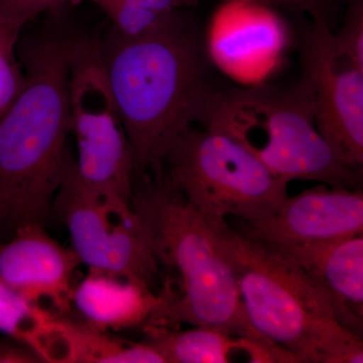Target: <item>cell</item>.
<instances>
[{
    "instance_id": "cell-1",
    "label": "cell",
    "mask_w": 363,
    "mask_h": 363,
    "mask_svg": "<svg viewBox=\"0 0 363 363\" xmlns=\"http://www.w3.org/2000/svg\"><path fill=\"white\" fill-rule=\"evenodd\" d=\"M65 7L18 40L26 85L0 117V242L51 214L71 152L69 65L75 26Z\"/></svg>"
},
{
    "instance_id": "cell-2",
    "label": "cell",
    "mask_w": 363,
    "mask_h": 363,
    "mask_svg": "<svg viewBox=\"0 0 363 363\" xmlns=\"http://www.w3.org/2000/svg\"><path fill=\"white\" fill-rule=\"evenodd\" d=\"M99 43L135 174L156 168L184 131L204 124L220 89L206 35L179 9L140 37L124 38L109 28Z\"/></svg>"
},
{
    "instance_id": "cell-3",
    "label": "cell",
    "mask_w": 363,
    "mask_h": 363,
    "mask_svg": "<svg viewBox=\"0 0 363 363\" xmlns=\"http://www.w3.org/2000/svg\"><path fill=\"white\" fill-rule=\"evenodd\" d=\"M130 206L160 269L172 276L150 325L208 327L276 347L248 321L233 267L211 222L187 201L162 164L135 174Z\"/></svg>"
},
{
    "instance_id": "cell-4",
    "label": "cell",
    "mask_w": 363,
    "mask_h": 363,
    "mask_svg": "<svg viewBox=\"0 0 363 363\" xmlns=\"http://www.w3.org/2000/svg\"><path fill=\"white\" fill-rule=\"evenodd\" d=\"M233 267L250 325L296 362L362 363V336L339 323L330 298L300 267L262 241L212 223Z\"/></svg>"
},
{
    "instance_id": "cell-5",
    "label": "cell",
    "mask_w": 363,
    "mask_h": 363,
    "mask_svg": "<svg viewBox=\"0 0 363 363\" xmlns=\"http://www.w3.org/2000/svg\"><path fill=\"white\" fill-rule=\"evenodd\" d=\"M204 125L233 136L286 183L362 189V172L346 164L319 133L300 82L290 88L262 82L247 87L221 85Z\"/></svg>"
},
{
    "instance_id": "cell-6",
    "label": "cell",
    "mask_w": 363,
    "mask_h": 363,
    "mask_svg": "<svg viewBox=\"0 0 363 363\" xmlns=\"http://www.w3.org/2000/svg\"><path fill=\"white\" fill-rule=\"evenodd\" d=\"M162 168L187 201L211 223L233 216L253 224L288 197V184L233 136L191 126L167 152Z\"/></svg>"
},
{
    "instance_id": "cell-7",
    "label": "cell",
    "mask_w": 363,
    "mask_h": 363,
    "mask_svg": "<svg viewBox=\"0 0 363 363\" xmlns=\"http://www.w3.org/2000/svg\"><path fill=\"white\" fill-rule=\"evenodd\" d=\"M69 104L81 180L98 194L130 205L133 150L105 72L99 38L79 30L70 55Z\"/></svg>"
},
{
    "instance_id": "cell-8",
    "label": "cell",
    "mask_w": 363,
    "mask_h": 363,
    "mask_svg": "<svg viewBox=\"0 0 363 363\" xmlns=\"http://www.w3.org/2000/svg\"><path fill=\"white\" fill-rule=\"evenodd\" d=\"M52 209L68 229L72 250L81 264L155 290L161 269L130 205L91 190L79 177L72 155Z\"/></svg>"
},
{
    "instance_id": "cell-9",
    "label": "cell",
    "mask_w": 363,
    "mask_h": 363,
    "mask_svg": "<svg viewBox=\"0 0 363 363\" xmlns=\"http://www.w3.org/2000/svg\"><path fill=\"white\" fill-rule=\"evenodd\" d=\"M301 68L318 130L346 164L362 172L363 66L339 45L328 21H314L303 35Z\"/></svg>"
},
{
    "instance_id": "cell-10",
    "label": "cell",
    "mask_w": 363,
    "mask_h": 363,
    "mask_svg": "<svg viewBox=\"0 0 363 363\" xmlns=\"http://www.w3.org/2000/svg\"><path fill=\"white\" fill-rule=\"evenodd\" d=\"M288 43L279 14L252 0L222 2L206 35L214 67L250 85L262 82L279 65Z\"/></svg>"
},
{
    "instance_id": "cell-11",
    "label": "cell",
    "mask_w": 363,
    "mask_h": 363,
    "mask_svg": "<svg viewBox=\"0 0 363 363\" xmlns=\"http://www.w3.org/2000/svg\"><path fill=\"white\" fill-rule=\"evenodd\" d=\"M238 231L274 245H309L363 234V192L319 184L288 196L271 216L243 223Z\"/></svg>"
},
{
    "instance_id": "cell-12",
    "label": "cell",
    "mask_w": 363,
    "mask_h": 363,
    "mask_svg": "<svg viewBox=\"0 0 363 363\" xmlns=\"http://www.w3.org/2000/svg\"><path fill=\"white\" fill-rule=\"evenodd\" d=\"M81 262L40 224L21 227L0 242V281L59 317L72 309L73 278Z\"/></svg>"
},
{
    "instance_id": "cell-13",
    "label": "cell",
    "mask_w": 363,
    "mask_h": 363,
    "mask_svg": "<svg viewBox=\"0 0 363 363\" xmlns=\"http://www.w3.org/2000/svg\"><path fill=\"white\" fill-rule=\"evenodd\" d=\"M264 243L295 262L321 286L339 323L362 337L363 234L309 245Z\"/></svg>"
},
{
    "instance_id": "cell-14",
    "label": "cell",
    "mask_w": 363,
    "mask_h": 363,
    "mask_svg": "<svg viewBox=\"0 0 363 363\" xmlns=\"http://www.w3.org/2000/svg\"><path fill=\"white\" fill-rule=\"evenodd\" d=\"M161 305V295L147 286L118 274L90 269L74 286L72 297V307L83 323L106 332L147 326Z\"/></svg>"
},
{
    "instance_id": "cell-15",
    "label": "cell",
    "mask_w": 363,
    "mask_h": 363,
    "mask_svg": "<svg viewBox=\"0 0 363 363\" xmlns=\"http://www.w3.org/2000/svg\"><path fill=\"white\" fill-rule=\"evenodd\" d=\"M147 342L164 363H226L234 352L245 351L252 362H295L285 351L267 344L234 337L216 329L194 326L189 330L147 325Z\"/></svg>"
},
{
    "instance_id": "cell-16",
    "label": "cell",
    "mask_w": 363,
    "mask_h": 363,
    "mask_svg": "<svg viewBox=\"0 0 363 363\" xmlns=\"http://www.w3.org/2000/svg\"><path fill=\"white\" fill-rule=\"evenodd\" d=\"M0 332L42 362L65 363L66 318L30 302L0 281Z\"/></svg>"
},
{
    "instance_id": "cell-17",
    "label": "cell",
    "mask_w": 363,
    "mask_h": 363,
    "mask_svg": "<svg viewBox=\"0 0 363 363\" xmlns=\"http://www.w3.org/2000/svg\"><path fill=\"white\" fill-rule=\"evenodd\" d=\"M164 363L150 344L133 343L67 319L66 363Z\"/></svg>"
},
{
    "instance_id": "cell-18",
    "label": "cell",
    "mask_w": 363,
    "mask_h": 363,
    "mask_svg": "<svg viewBox=\"0 0 363 363\" xmlns=\"http://www.w3.org/2000/svg\"><path fill=\"white\" fill-rule=\"evenodd\" d=\"M21 26L0 16V117L16 101L26 85V73L18 57Z\"/></svg>"
},
{
    "instance_id": "cell-19",
    "label": "cell",
    "mask_w": 363,
    "mask_h": 363,
    "mask_svg": "<svg viewBox=\"0 0 363 363\" xmlns=\"http://www.w3.org/2000/svg\"><path fill=\"white\" fill-rule=\"evenodd\" d=\"M339 45L359 65L363 66L362 0H355L346 13L342 28L335 33Z\"/></svg>"
},
{
    "instance_id": "cell-20",
    "label": "cell",
    "mask_w": 363,
    "mask_h": 363,
    "mask_svg": "<svg viewBox=\"0 0 363 363\" xmlns=\"http://www.w3.org/2000/svg\"><path fill=\"white\" fill-rule=\"evenodd\" d=\"M68 0H0V16L23 28L43 13L58 11Z\"/></svg>"
},
{
    "instance_id": "cell-21",
    "label": "cell",
    "mask_w": 363,
    "mask_h": 363,
    "mask_svg": "<svg viewBox=\"0 0 363 363\" xmlns=\"http://www.w3.org/2000/svg\"><path fill=\"white\" fill-rule=\"evenodd\" d=\"M203 0H195L196 4ZM221 2L229 0H219ZM257 4L269 7H281L292 11H306L311 14L313 20H326L329 21V7L331 0H252Z\"/></svg>"
},
{
    "instance_id": "cell-22",
    "label": "cell",
    "mask_w": 363,
    "mask_h": 363,
    "mask_svg": "<svg viewBox=\"0 0 363 363\" xmlns=\"http://www.w3.org/2000/svg\"><path fill=\"white\" fill-rule=\"evenodd\" d=\"M42 362L40 357L21 343H9L0 339V363Z\"/></svg>"
},
{
    "instance_id": "cell-23",
    "label": "cell",
    "mask_w": 363,
    "mask_h": 363,
    "mask_svg": "<svg viewBox=\"0 0 363 363\" xmlns=\"http://www.w3.org/2000/svg\"><path fill=\"white\" fill-rule=\"evenodd\" d=\"M133 6L159 13H171L196 6L195 0H124Z\"/></svg>"
}]
</instances>
